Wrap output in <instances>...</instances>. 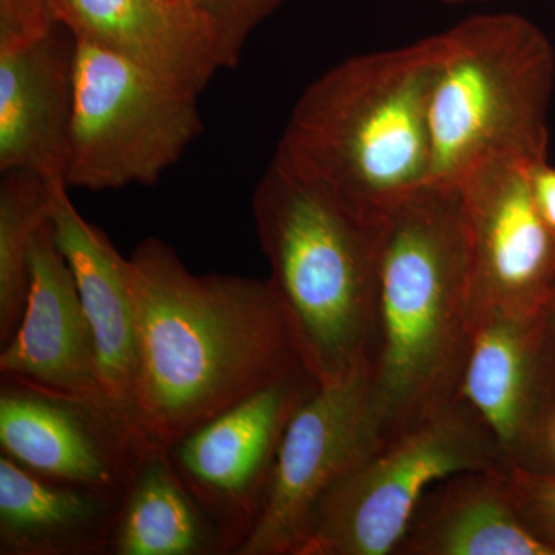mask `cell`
Returning <instances> with one entry per match:
<instances>
[{
	"mask_svg": "<svg viewBox=\"0 0 555 555\" xmlns=\"http://www.w3.org/2000/svg\"><path fill=\"white\" fill-rule=\"evenodd\" d=\"M129 278L134 414L159 448L302 363L269 280L198 275L158 238L138 244Z\"/></svg>",
	"mask_w": 555,
	"mask_h": 555,
	"instance_id": "1",
	"label": "cell"
},
{
	"mask_svg": "<svg viewBox=\"0 0 555 555\" xmlns=\"http://www.w3.org/2000/svg\"><path fill=\"white\" fill-rule=\"evenodd\" d=\"M473 320L459 185L430 181L382 218L369 366L374 451L455 400Z\"/></svg>",
	"mask_w": 555,
	"mask_h": 555,
	"instance_id": "2",
	"label": "cell"
},
{
	"mask_svg": "<svg viewBox=\"0 0 555 555\" xmlns=\"http://www.w3.org/2000/svg\"><path fill=\"white\" fill-rule=\"evenodd\" d=\"M438 38L361 54L302 91L275 156L357 214L379 219L430 182Z\"/></svg>",
	"mask_w": 555,
	"mask_h": 555,
	"instance_id": "3",
	"label": "cell"
},
{
	"mask_svg": "<svg viewBox=\"0 0 555 555\" xmlns=\"http://www.w3.org/2000/svg\"><path fill=\"white\" fill-rule=\"evenodd\" d=\"M251 214L302 364L321 385L371 366L383 217L357 214L278 156Z\"/></svg>",
	"mask_w": 555,
	"mask_h": 555,
	"instance_id": "4",
	"label": "cell"
},
{
	"mask_svg": "<svg viewBox=\"0 0 555 555\" xmlns=\"http://www.w3.org/2000/svg\"><path fill=\"white\" fill-rule=\"evenodd\" d=\"M437 38L430 181L456 184L489 159L546 164L555 53L545 33L499 13L469 17Z\"/></svg>",
	"mask_w": 555,
	"mask_h": 555,
	"instance_id": "5",
	"label": "cell"
},
{
	"mask_svg": "<svg viewBox=\"0 0 555 555\" xmlns=\"http://www.w3.org/2000/svg\"><path fill=\"white\" fill-rule=\"evenodd\" d=\"M198 91L76 39L68 189L153 185L203 131Z\"/></svg>",
	"mask_w": 555,
	"mask_h": 555,
	"instance_id": "6",
	"label": "cell"
},
{
	"mask_svg": "<svg viewBox=\"0 0 555 555\" xmlns=\"http://www.w3.org/2000/svg\"><path fill=\"white\" fill-rule=\"evenodd\" d=\"M463 470L511 473L481 420L455 398L328 491L299 555H393L430 486Z\"/></svg>",
	"mask_w": 555,
	"mask_h": 555,
	"instance_id": "7",
	"label": "cell"
},
{
	"mask_svg": "<svg viewBox=\"0 0 555 555\" xmlns=\"http://www.w3.org/2000/svg\"><path fill=\"white\" fill-rule=\"evenodd\" d=\"M156 448L137 415L104 393L0 375V454L27 469L122 495Z\"/></svg>",
	"mask_w": 555,
	"mask_h": 555,
	"instance_id": "8",
	"label": "cell"
},
{
	"mask_svg": "<svg viewBox=\"0 0 555 555\" xmlns=\"http://www.w3.org/2000/svg\"><path fill=\"white\" fill-rule=\"evenodd\" d=\"M320 385L297 364L167 449L179 476L228 537L232 555L257 524L288 423Z\"/></svg>",
	"mask_w": 555,
	"mask_h": 555,
	"instance_id": "9",
	"label": "cell"
},
{
	"mask_svg": "<svg viewBox=\"0 0 555 555\" xmlns=\"http://www.w3.org/2000/svg\"><path fill=\"white\" fill-rule=\"evenodd\" d=\"M371 371L318 386L288 423L257 524L235 555H299L318 506L374 451Z\"/></svg>",
	"mask_w": 555,
	"mask_h": 555,
	"instance_id": "10",
	"label": "cell"
},
{
	"mask_svg": "<svg viewBox=\"0 0 555 555\" xmlns=\"http://www.w3.org/2000/svg\"><path fill=\"white\" fill-rule=\"evenodd\" d=\"M456 398L481 420L511 473L550 470L555 350L546 305L532 312L474 310Z\"/></svg>",
	"mask_w": 555,
	"mask_h": 555,
	"instance_id": "11",
	"label": "cell"
},
{
	"mask_svg": "<svg viewBox=\"0 0 555 555\" xmlns=\"http://www.w3.org/2000/svg\"><path fill=\"white\" fill-rule=\"evenodd\" d=\"M532 167L485 160L456 182L465 219L473 308L532 312L555 281V232L535 206Z\"/></svg>",
	"mask_w": 555,
	"mask_h": 555,
	"instance_id": "12",
	"label": "cell"
},
{
	"mask_svg": "<svg viewBox=\"0 0 555 555\" xmlns=\"http://www.w3.org/2000/svg\"><path fill=\"white\" fill-rule=\"evenodd\" d=\"M76 39L61 24L0 36V171L64 179Z\"/></svg>",
	"mask_w": 555,
	"mask_h": 555,
	"instance_id": "13",
	"label": "cell"
},
{
	"mask_svg": "<svg viewBox=\"0 0 555 555\" xmlns=\"http://www.w3.org/2000/svg\"><path fill=\"white\" fill-rule=\"evenodd\" d=\"M0 375L65 392L104 393L93 334L50 217L33 243L27 305L13 338L2 347Z\"/></svg>",
	"mask_w": 555,
	"mask_h": 555,
	"instance_id": "14",
	"label": "cell"
},
{
	"mask_svg": "<svg viewBox=\"0 0 555 555\" xmlns=\"http://www.w3.org/2000/svg\"><path fill=\"white\" fill-rule=\"evenodd\" d=\"M75 39L203 91L218 72L214 36L192 0H46Z\"/></svg>",
	"mask_w": 555,
	"mask_h": 555,
	"instance_id": "15",
	"label": "cell"
},
{
	"mask_svg": "<svg viewBox=\"0 0 555 555\" xmlns=\"http://www.w3.org/2000/svg\"><path fill=\"white\" fill-rule=\"evenodd\" d=\"M47 182L51 228L89 320L102 392L134 414L138 341L129 258H124L108 236L79 214L69 199L64 179Z\"/></svg>",
	"mask_w": 555,
	"mask_h": 555,
	"instance_id": "16",
	"label": "cell"
},
{
	"mask_svg": "<svg viewBox=\"0 0 555 555\" xmlns=\"http://www.w3.org/2000/svg\"><path fill=\"white\" fill-rule=\"evenodd\" d=\"M393 555H555L528 524L511 473L463 470L430 486Z\"/></svg>",
	"mask_w": 555,
	"mask_h": 555,
	"instance_id": "17",
	"label": "cell"
},
{
	"mask_svg": "<svg viewBox=\"0 0 555 555\" xmlns=\"http://www.w3.org/2000/svg\"><path fill=\"white\" fill-rule=\"evenodd\" d=\"M120 499L0 454V554L108 555Z\"/></svg>",
	"mask_w": 555,
	"mask_h": 555,
	"instance_id": "18",
	"label": "cell"
},
{
	"mask_svg": "<svg viewBox=\"0 0 555 555\" xmlns=\"http://www.w3.org/2000/svg\"><path fill=\"white\" fill-rule=\"evenodd\" d=\"M108 555H232V546L156 448L124 491Z\"/></svg>",
	"mask_w": 555,
	"mask_h": 555,
	"instance_id": "19",
	"label": "cell"
},
{
	"mask_svg": "<svg viewBox=\"0 0 555 555\" xmlns=\"http://www.w3.org/2000/svg\"><path fill=\"white\" fill-rule=\"evenodd\" d=\"M50 217L49 182L7 171L0 182V346L13 338L27 305L33 243Z\"/></svg>",
	"mask_w": 555,
	"mask_h": 555,
	"instance_id": "20",
	"label": "cell"
},
{
	"mask_svg": "<svg viewBox=\"0 0 555 555\" xmlns=\"http://www.w3.org/2000/svg\"><path fill=\"white\" fill-rule=\"evenodd\" d=\"M192 3L210 27L219 67L233 68L240 64L251 33L283 0H192Z\"/></svg>",
	"mask_w": 555,
	"mask_h": 555,
	"instance_id": "21",
	"label": "cell"
},
{
	"mask_svg": "<svg viewBox=\"0 0 555 555\" xmlns=\"http://www.w3.org/2000/svg\"><path fill=\"white\" fill-rule=\"evenodd\" d=\"M511 481L521 514L555 550V470L514 469Z\"/></svg>",
	"mask_w": 555,
	"mask_h": 555,
	"instance_id": "22",
	"label": "cell"
},
{
	"mask_svg": "<svg viewBox=\"0 0 555 555\" xmlns=\"http://www.w3.org/2000/svg\"><path fill=\"white\" fill-rule=\"evenodd\" d=\"M53 21L46 0H0V33L36 30Z\"/></svg>",
	"mask_w": 555,
	"mask_h": 555,
	"instance_id": "23",
	"label": "cell"
},
{
	"mask_svg": "<svg viewBox=\"0 0 555 555\" xmlns=\"http://www.w3.org/2000/svg\"><path fill=\"white\" fill-rule=\"evenodd\" d=\"M531 189L540 215L555 232V169L550 163L532 170Z\"/></svg>",
	"mask_w": 555,
	"mask_h": 555,
	"instance_id": "24",
	"label": "cell"
},
{
	"mask_svg": "<svg viewBox=\"0 0 555 555\" xmlns=\"http://www.w3.org/2000/svg\"><path fill=\"white\" fill-rule=\"evenodd\" d=\"M546 317L547 326H550L551 338H553V345L555 350V281L553 288H551L550 298H547L546 301Z\"/></svg>",
	"mask_w": 555,
	"mask_h": 555,
	"instance_id": "25",
	"label": "cell"
},
{
	"mask_svg": "<svg viewBox=\"0 0 555 555\" xmlns=\"http://www.w3.org/2000/svg\"><path fill=\"white\" fill-rule=\"evenodd\" d=\"M547 467L555 470V416L547 433Z\"/></svg>",
	"mask_w": 555,
	"mask_h": 555,
	"instance_id": "26",
	"label": "cell"
},
{
	"mask_svg": "<svg viewBox=\"0 0 555 555\" xmlns=\"http://www.w3.org/2000/svg\"><path fill=\"white\" fill-rule=\"evenodd\" d=\"M438 2L449 3V5H460V3L491 2V0H438Z\"/></svg>",
	"mask_w": 555,
	"mask_h": 555,
	"instance_id": "27",
	"label": "cell"
}]
</instances>
